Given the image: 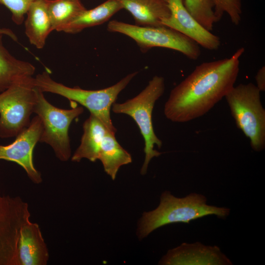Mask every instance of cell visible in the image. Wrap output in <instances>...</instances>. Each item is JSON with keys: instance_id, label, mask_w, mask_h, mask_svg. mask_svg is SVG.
<instances>
[{"instance_id": "obj_2", "label": "cell", "mask_w": 265, "mask_h": 265, "mask_svg": "<svg viewBox=\"0 0 265 265\" xmlns=\"http://www.w3.org/2000/svg\"><path fill=\"white\" fill-rule=\"evenodd\" d=\"M230 211L227 207L208 204L207 197L202 194L191 192L179 198L165 191L160 195L158 207L143 213L138 224L137 236L142 239L163 226L179 222L189 223L210 215L225 219Z\"/></svg>"}, {"instance_id": "obj_15", "label": "cell", "mask_w": 265, "mask_h": 265, "mask_svg": "<svg viewBox=\"0 0 265 265\" xmlns=\"http://www.w3.org/2000/svg\"><path fill=\"white\" fill-rule=\"evenodd\" d=\"M83 131L80 143L72 156L71 160L79 162L82 159H86L94 162L98 159L103 138L109 131L97 117L91 113L83 124Z\"/></svg>"}, {"instance_id": "obj_18", "label": "cell", "mask_w": 265, "mask_h": 265, "mask_svg": "<svg viewBox=\"0 0 265 265\" xmlns=\"http://www.w3.org/2000/svg\"><path fill=\"white\" fill-rule=\"evenodd\" d=\"M115 134L108 132L102 141L98 159L102 163L105 171L114 180L119 168L132 161L131 154L116 139Z\"/></svg>"}, {"instance_id": "obj_20", "label": "cell", "mask_w": 265, "mask_h": 265, "mask_svg": "<svg viewBox=\"0 0 265 265\" xmlns=\"http://www.w3.org/2000/svg\"><path fill=\"white\" fill-rule=\"evenodd\" d=\"M189 13L206 29H213L214 24L219 19L211 0H184Z\"/></svg>"}, {"instance_id": "obj_13", "label": "cell", "mask_w": 265, "mask_h": 265, "mask_svg": "<svg viewBox=\"0 0 265 265\" xmlns=\"http://www.w3.org/2000/svg\"><path fill=\"white\" fill-rule=\"evenodd\" d=\"M25 33L29 42L38 49L45 45L53 31L47 8V0H34L26 11Z\"/></svg>"}, {"instance_id": "obj_9", "label": "cell", "mask_w": 265, "mask_h": 265, "mask_svg": "<svg viewBox=\"0 0 265 265\" xmlns=\"http://www.w3.org/2000/svg\"><path fill=\"white\" fill-rule=\"evenodd\" d=\"M42 131V121L36 115L28 126L16 136L12 143L7 145H0V160L14 162L20 165L35 184L42 182L41 174L35 168L33 161V149L39 142Z\"/></svg>"}, {"instance_id": "obj_23", "label": "cell", "mask_w": 265, "mask_h": 265, "mask_svg": "<svg viewBox=\"0 0 265 265\" xmlns=\"http://www.w3.org/2000/svg\"><path fill=\"white\" fill-rule=\"evenodd\" d=\"M255 80L256 81V86L258 89L261 91L265 90V67L262 66L258 71L256 76Z\"/></svg>"}, {"instance_id": "obj_11", "label": "cell", "mask_w": 265, "mask_h": 265, "mask_svg": "<svg viewBox=\"0 0 265 265\" xmlns=\"http://www.w3.org/2000/svg\"><path fill=\"white\" fill-rule=\"evenodd\" d=\"M159 265H232L231 260L216 245H206L200 242H184L169 250Z\"/></svg>"}, {"instance_id": "obj_7", "label": "cell", "mask_w": 265, "mask_h": 265, "mask_svg": "<svg viewBox=\"0 0 265 265\" xmlns=\"http://www.w3.org/2000/svg\"><path fill=\"white\" fill-rule=\"evenodd\" d=\"M34 78L27 77L0 93V137L16 136L29 125L36 103Z\"/></svg>"}, {"instance_id": "obj_5", "label": "cell", "mask_w": 265, "mask_h": 265, "mask_svg": "<svg viewBox=\"0 0 265 265\" xmlns=\"http://www.w3.org/2000/svg\"><path fill=\"white\" fill-rule=\"evenodd\" d=\"M261 91L253 83L234 86L225 96L237 127L257 152L265 148V109Z\"/></svg>"}, {"instance_id": "obj_8", "label": "cell", "mask_w": 265, "mask_h": 265, "mask_svg": "<svg viewBox=\"0 0 265 265\" xmlns=\"http://www.w3.org/2000/svg\"><path fill=\"white\" fill-rule=\"evenodd\" d=\"M107 29L132 39L144 52L153 47H162L177 51L191 60L197 59L201 54L196 42L165 26H141L112 20Z\"/></svg>"}, {"instance_id": "obj_16", "label": "cell", "mask_w": 265, "mask_h": 265, "mask_svg": "<svg viewBox=\"0 0 265 265\" xmlns=\"http://www.w3.org/2000/svg\"><path fill=\"white\" fill-rule=\"evenodd\" d=\"M122 9L120 0H107L94 8L83 11L61 31L70 34L79 33L86 28L104 23Z\"/></svg>"}, {"instance_id": "obj_19", "label": "cell", "mask_w": 265, "mask_h": 265, "mask_svg": "<svg viewBox=\"0 0 265 265\" xmlns=\"http://www.w3.org/2000/svg\"><path fill=\"white\" fill-rule=\"evenodd\" d=\"M53 30L62 29L86 9L80 0H47Z\"/></svg>"}, {"instance_id": "obj_25", "label": "cell", "mask_w": 265, "mask_h": 265, "mask_svg": "<svg viewBox=\"0 0 265 265\" xmlns=\"http://www.w3.org/2000/svg\"><path fill=\"white\" fill-rule=\"evenodd\" d=\"M165 0V1H166L167 2V0Z\"/></svg>"}, {"instance_id": "obj_6", "label": "cell", "mask_w": 265, "mask_h": 265, "mask_svg": "<svg viewBox=\"0 0 265 265\" xmlns=\"http://www.w3.org/2000/svg\"><path fill=\"white\" fill-rule=\"evenodd\" d=\"M36 95L33 113L40 117L42 123L39 142L50 145L56 157L60 161H66L71 156L69 129L74 119L83 113V108L56 107L46 100L43 92L36 87Z\"/></svg>"}, {"instance_id": "obj_4", "label": "cell", "mask_w": 265, "mask_h": 265, "mask_svg": "<svg viewBox=\"0 0 265 265\" xmlns=\"http://www.w3.org/2000/svg\"><path fill=\"white\" fill-rule=\"evenodd\" d=\"M164 90V78L155 76L136 96L124 103H114L111 108L115 113L130 116L139 128L144 141L145 159L140 170L142 175L146 173L151 160L162 154L154 149L155 145L160 148L162 142L155 133L152 112L156 102L162 96Z\"/></svg>"}, {"instance_id": "obj_1", "label": "cell", "mask_w": 265, "mask_h": 265, "mask_svg": "<svg viewBox=\"0 0 265 265\" xmlns=\"http://www.w3.org/2000/svg\"><path fill=\"white\" fill-rule=\"evenodd\" d=\"M244 48L230 57L203 62L174 87L164 106V114L173 122L186 123L203 116L234 86Z\"/></svg>"}, {"instance_id": "obj_24", "label": "cell", "mask_w": 265, "mask_h": 265, "mask_svg": "<svg viewBox=\"0 0 265 265\" xmlns=\"http://www.w3.org/2000/svg\"><path fill=\"white\" fill-rule=\"evenodd\" d=\"M0 35H6L15 41L18 40V38L14 32L9 28L0 27Z\"/></svg>"}, {"instance_id": "obj_17", "label": "cell", "mask_w": 265, "mask_h": 265, "mask_svg": "<svg viewBox=\"0 0 265 265\" xmlns=\"http://www.w3.org/2000/svg\"><path fill=\"white\" fill-rule=\"evenodd\" d=\"M2 36L0 35V92L24 78L33 76L35 71L32 64L17 59L8 52Z\"/></svg>"}, {"instance_id": "obj_12", "label": "cell", "mask_w": 265, "mask_h": 265, "mask_svg": "<svg viewBox=\"0 0 265 265\" xmlns=\"http://www.w3.org/2000/svg\"><path fill=\"white\" fill-rule=\"evenodd\" d=\"M20 265H46L49 252L39 225L29 221L21 228L18 245Z\"/></svg>"}, {"instance_id": "obj_10", "label": "cell", "mask_w": 265, "mask_h": 265, "mask_svg": "<svg viewBox=\"0 0 265 265\" xmlns=\"http://www.w3.org/2000/svg\"><path fill=\"white\" fill-rule=\"evenodd\" d=\"M170 16L161 21L162 26L172 28L209 50H217L219 37L203 27L187 10L184 0H167Z\"/></svg>"}, {"instance_id": "obj_14", "label": "cell", "mask_w": 265, "mask_h": 265, "mask_svg": "<svg viewBox=\"0 0 265 265\" xmlns=\"http://www.w3.org/2000/svg\"><path fill=\"white\" fill-rule=\"evenodd\" d=\"M120 1L123 9L131 14L138 26H162L161 21L168 17L170 14L167 3L164 0Z\"/></svg>"}, {"instance_id": "obj_22", "label": "cell", "mask_w": 265, "mask_h": 265, "mask_svg": "<svg viewBox=\"0 0 265 265\" xmlns=\"http://www.w3.org/2000/svg\"><path fill=\"white\" fill-rule=\"evenodd\" d=\"M34 0H0V4L5 6L11 13L12 20L18 25L24 21L25 15Z\"/></svg>"}, {"instance_id": "obj_3", "label": "cell", "mask_w": 265, "mask_h": 265, "mask_svg": "<svg viewBox=\"0 0 265 265\" xmlns=\"http://www.w3.org/2000/svg\"><path fill=\"white\" fill-rule=\"evenodd\" d=\"M137 72L130 73L116 84L102 89L86 90L78 87H70L55 81L51 77L49 70H45L34 78L35 86L42 92L59 95L71 102L84 106L91 114L97 117L111 133L115 134L110 109L119 93L125 88Z\"/></svg>"}, {"instance_id": "obj_21", "label": "cell", "mask_w": 265, "mask_h": 265, "mask_svg": "<svg viewBox=\"0 0 265 265\" xmlns=\"http://www.w3.org/2000/svg\"><path fill=\"white\" fill-rule=\"evenodd\" d=\"M216 16L220 20L224 13H227L233 24L238 25L241 19V0H211Z\"/></svg>"}]
</instances>
